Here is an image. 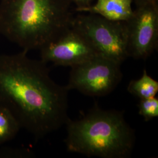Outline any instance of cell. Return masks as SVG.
Here are the masks:
<instances>
[{"mask_svg":"<svg viewBox=\"0 0 158 158\" xmlns=\"http://www.w3.org/2000/svg\"><path fill=\"white\" fill-rule=\"evenodd\" d=\"M28 52L0 55V106L40 139L65 125L69 90L51 78L47 63Z\"/></svg>","mask_w":158,"mask_h":158,"instance_id":"cell-1","label":"cell"},{"mask_svg":"<svg viewBox=\"0 0 158 158\" xmlns=\"http://www.w3.org/2000/svg\"><path fill=\"white\" fill-rule=\"evenodd\" d=\"M72 0H0V35L23 50H40L72 27Z\"/></svg>","mask_w":158,"mask_h":158,"instance_id":"cell-2","label":"cell"},{"mask_svg":"<svg viewBox=\"0 0 158 158\" xmlns=\"http://www.w3.org/2000/svg\"><path fill=\"white\" fill-rule=\"evenodd\" d=\"M64 140L69 152L87 156L127 158L135 147V131L123 111L104 110L97 102L81 118L68 119Z\"/></svg>","mask_w":158,"mask_h":158,"instance_id":"cell-3","label":"cell"},{"mask_svg":"<svg viewBox=\"0 0 158 158\" xmlns=\"http://www.w3.org/2000/svg\"><path fill=\"white\" fill-rule=\"evenodd\" d=\"M72 28L87 40L99 55L120 64L128 57L125 22L110 21L96 14L79 13L74 17Z\"/></svg>","mask_w":158,"mask_h":158,"instance_id":"cell-4","label":"cell"},{"mask_svg":"<svg viewBox=\"0 0 158 158\" xmlns=\"http://www.w3.org/2000/svg\"><path fill=\"white\" fill-rule=\"evenodd\" d=\"M120 63L98 55L71 69L69 90H76L85 96L102 97L112 93L123 79Z\"/></svg>","mask_w":158,"mask_h":158,"instance_id":"cell-5","label":"cell"},{"mask_svg":"<svg viewBox=\"0 0 158 158\" xmlns=\"http://www.w3.org/2000/svg\"><path fill=\"white\" fill-rule=\"evenodd\" d=\"M125 23L128 57L147 59L158 46V4L137 6Z\"/></svg>","mask_w":158,"mask_h":158,"instance_id":"cell-6","label":"cell"},{"mask_svg":"<svg viewBox=\"0 0 158 158\" xmlns=\"http://www.w3.org/2000/svg\"><path fill=\"white\" fill-rule=\"evenodd\" d=\"M40 60L72 68L99 55L88 40L73 28L40 50Z\"/></svg>","mask_w":158,"mask_h":158,"instance_id":"cell-7","label":"cell"},{"mask_svg":"<svg viewBox=\"0 0 158 158\" xmlns=\"http://www.w3.org/2000/svg\"><path fill=\"white\" fill-rule=\"evenodd\" d=\"M133 0H96L91 6L74 10L77 13L96 14L110 21L126 22L132 16Z\"/></svg>","mask_w":158,"mask_h":158,"instance_id":"cell-8","label":"cell"},{"mask_svg":"<svg viewBox=\"0 0 158 158\" xmlns=\"http://www.w3.org/2000/svg\"><path fill=\"white\" fill-rule=\"evenodd\" d=\"M127 91L139 99L153 97L158 93V82L144 69L140 78L131 80L127 86Z\"/></svg>","mask_w":158,"mask_h":158,"instance_id":"cell-9","label":"cell"},{"mask_svg":"<svg viewBox=\"0 0 158 158\" xmlns=\"http://www.w3.org/2000/svg\"><path fill=\"white\" fill-rule=\"evenodd\" d=\"M21 129L11 113L0 106V145L14 139Z\"/></svg>","mask_w":158,"mask_h":158,"instance_id":"cell-10","label":"cell"},{"mask_svg":"<svg viewBox=\"0 0 158 158\" xmlns=\"http://www.w3.org/2000/svg\"><path fill=\"white\" fill-rule=\"evenodd\" d=\"M138 113L145 121L158 117V98L153 97L140 99L138 104Z\"/></svg>","mask_w":158,"mask_h":158,"instance_id":"cell-11","label":"cell"},{"mask_svg":"<svg viewBox=\"0 0 158 158\" xmlns=\"http://www.w3.org/2000/svg\"><path fill=\"white\" fill-rule=\"evenodd\" d=\"M73 4L76 6L74 10H77L85 8L93 4L94 0H72Z\"/></svg>","mask_w":158,"mask_h":158,"instance_id":"cell-12","label":"cell"},{"mask_svg":"<svg viewBox=\"0 0 158 158\" xmlns=\"http://www.w3.org/2000/svg\"><path fill=\"white\" fill-rule=\"evenodd\" d=\"M135 3L136 6H143L149 4H158V0H133Z\"/></svg>","mask_w":158,"mask_h":158,"instance_id":"cell-13","label":"cell"}]
</instances>
